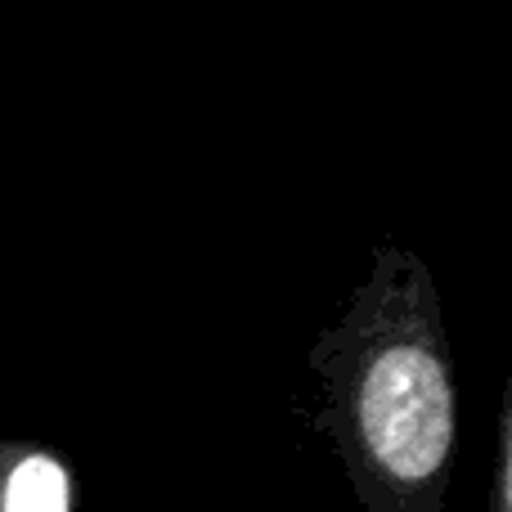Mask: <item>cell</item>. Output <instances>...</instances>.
<instances>
[{
	"label": "cell",
	"mask_w": 512,
	"mask_h": 512,
	"mask_svg": "<svg viewBox=\"0 0 512 512\" xmlns=\"http://www.w3.org/2000/svg\"><path fill=\"white\" fill-rule=\"evenodd\" d=\"M5 512H68V472L45 454L23 459L5 481Z\"/></svg>",
	"instance_id": "cell-2"
},
{
	"label": "cell",
	"mask_w": 512,
	"mask_h": 512,
	"mask_svg": "<svg viewBox=\"0 0 512 512\" xmlns=\"http://www.w3.org/2000/svg\"><path fill=\"white\" fill-rule=\"evenodd\" d=\"M360 432L378 468L400 481H427L445 468L454 396L445 364L427 346L396 342L369 360L360 382Z\"/></svg>",
	"instance_id": "cell-1"
}]
</instances>
